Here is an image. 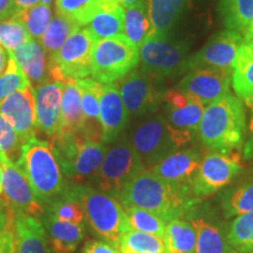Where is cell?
Wrapping results in <instances>:
<instances>
[{"label":"cell","instance_id":"9","mask_svg":"<svg viewBox=\"0 0 253 253\" xmlns=\"http://www.w3.org/2000/svg\"><path fill=\"white\" fill-rule=\"evenodd\" d=\"M97 40L88 28L72 34L66 42L49 56L48 72L52 80L86 79L91 75V56Z\"/></svg>","mask_w":253,"mask_h":253},{"label":"cell","instance_id":"37","mask_svg":"<svg viewBox=\"0 0 253 253\" xmlns=\"http://www.w3.org/2000/svg\"><path fill=\"white\" fill-rule=\"evenodd\" d=\"M46 213L58 218V219L71 221L74 224L86 223L84 208H82L80 201L69 191L68 186L58 199L47 205Z\"/></svg>","mask_w":253,"mask_h":253},{"label":"cell","instance_id":"18","mask_svg":"<svg viewBox=\"0 0 253 253\" xmlns=\"http://www.w3.org/2000/svg\"><path fill=\"white\" fill-rule=\"evenodd\" d=\"M99 121L104 144L115 142L128 126L129 114L123 103L118 84H103L100 94Z\"/></svg>","mask_w":253,"mask_h":253},{"label":"cell","instance_id":"33","mask_svg":"<svg viewBox=\"0 0 253 253\" xmlns=\"http://www.w3.org/2000/svg\"><path fill=\"white\" fill-rule=\"evenodd\" d=\"M77 84L81 95V107L84 118V126L91 130H101L99 121L100 94L103 84L91 78L80 79L77 80Z\"/></svg>","mask_w":253,"mask_h":253},{"label":"cell","instance_id":"14","mask_svg":"<svg viewBox=\"0 0 253 253\" xmlns=\"http://www.w3.org/2000/svg\"><path fill=\"white\" fill-rule=\"evenodd\" d=\"M2 196L14 213L42 218L46 208L38 201L21 168L17 163L1 162Z\"/></svg>","mask_w":253,"mask_h":253},{"label":"cell","instance_id":"49","mask_svg":"<svg viewBox=\"0 0 253 253\" xmlns=\"http://www.w3.org/2000/svg\"><path fill=\"white\" fill-rule=\"evenodd\" d=\"M9 55L6 50L0 46V75L4 73V71L6 69V66H7Z\"/></svg>","mask_w":253,"mask_h":253},{"label":"cell","instance_id":"46","mask_svg":"<svg viewBox=\"0 0 253 253\" xmlns=\"http://www.w3.org/2000/svg\"><path fill=\"white\" fill-rule=\"evenodd\" d=\"M17 12L14 0H0V20L11 19Z\"/></svg>","mask_w":253,"mask_h":253},{"label":"cell","instance_id":"25","mask_svg":"<svg viewBox=\"0 0 253 253\" xmlns=\"http://www.w3.org/2000/svg\"><path fill=\"white\" fill-rule=\"evenodd\" d=\"M87 28L96 40L125 36L122 5L118 0H101L100 7Z\"/></svg>","mask_w":253,"mask_h":253},{"label":"cell","instance_id":"16","mask_svg":"<svg viewBox=\"0 0 253 253\" xmlns=\"http://www.w3.org/2000/svg\"><path fill=\"white\" fill-rule=\"evenodd\" d=\"M163 102L164 116L173 130L191 137L197 134L207 107L204 103L177 88L163 95Z\"/></svg>","mask_w":253,"mask_h":253},{"label":"cell","instance_id":"2","mask_svg":"<svg viewBox=\"0 0 253 253\" xmlns=\"http://www.w3.org/2000/svg\"><path fill=\"white\" fill-rule=\"evenodd\" d=\"M197 135L202 143L212 151L239 150L246 135V113L243 100L229 93L208 104Z\"/></svg>","mask_w":253,"mask_h":253},{"label":"cell","instance_id":"41","mask_svg":"<svg viewBox=\"0 0 253 253\" xmlns=\"http://www.w3.org/2000/svg\"><path fill=\"white\" fill-rule=\"evenodd\" d=\"M33 39L25 25L17 19L0 20V46L6 52H13L19 46Z\"/></svg>","mask_w":253,"mask_h":253},{"label":"cell","instance_id":"4","mask_svg":"<svg viewBox=\"0 0 253 253\" xmlns=\"http://www.w3.org/2000/svg\"><path fill=\"white\" fill-rule=\"evenodd\" d=\"M68 190L84 208V217L95 235L119 249L122 236L130 230L121 202L90 185H68Z\"/></svg>","mask_w":253,"mask_h":253},{"label":"cell","instance_id":"30","mask_svg":"<svg viewBox=\"0 0 253 253\" xmlns=\"http://www.w3.org/2000/svg\"><path fill=\"white\" fill-rule=\"evenodd\" d=\"M220 208L225 218L253 212V177L227 188L220 196Z\"/></svg>","mask_w":253,"mask_h":253},{"label":"cell","instance_id":"15","mask_svg":"<svg viewBox=\"0 0 253 253\" xmlns=\"http://www.w3.org/2000/svg\"><path fill=\"white\" fill-rule=\"evenodd\" d=\"M231 71L217 68H195L189 71L177 84V89L190 95L205 106L230 93Z\"/></svg>","mask_w":253,"mask_h":253},{"label":"cell","instance_id":"56","mask_svg":"<svg viewBox=\"0 0 253 253\" xmlns=\"http://www.w3.org/2000/svg\"><path fill=\"white\" fill-rule=\"evenodd\" d=\"M48 253H56V252H55V251H53V250H52V249H50V250H49V251H48Z\"/></svg>","mask_w":253,"mask_h":253},{"label":"cell","instance_id":"8","mask_svg":"<svg viewBox=\"0 0 253 253\" xmlns=\"http://www.w3.org/2000/svg\"><path fill=\"white\" fill-rule=\"evenodd\" d=\"M140 49L125 36L97 40L91 56V77L101 84H114L136 68Z\"/></svg>","mask_w":253,"mask_h":253},{"label":"cell","instance_id":"29","mask_svg":"<svg viewBox=\"0 0 253 253\" xmlns=\"http://www.w3.org/2000/svg\"><path fill=\"white\" fill-rule=\"evenodd\" d=\"M122 7L125 14V37L140 49V47L153 34V26L148 12V1Z\"/></svg>","mask_w":253,"mask_h":253},{"label":"cell","instance_id":"23","mask_svg":"<svg viewBox=\"0 0 253 253\" xmlns=\"http://www.w3.org/2000/svg\"><path fill=\"white\" fill-rule=\"evenodd\" d=\"M8 55L13 58L34 87L52 80L48 72V62L46 59V50L34 39L19 46Z\"/></svg>","mask_w":253,"mask_h":253},{"label":"cell","instance_id":"24","mask_svg":"<svg viewBox=\"0 0 253 253\" xmlns=\"http://www.w3.org/2000/svg\"><path fill=\"white\" fill-rule=\"evenodd\" d=\"M41 219L48 232L52 250L56 253H73L84 238V224L58 219L46 212Z\"/></svg>","mask_w":253,"mask_h":253},{"label":"cell","instance_id":"31","mask_svg":"<svg viewBox=\"0 0 253 253\" xmlns=\"http://www.w3.org/2000/svg\"><path fill=\"white\" fill-rule=\"evenodd\" d=\"M163 240L167 253H195V229L183 218L167 221Z\"/></svg>","mask_w":253,"mask_h":253},{"label":"cell","instance_id":"36","mask_svg":"<svg viewBox=\"0 0 253 253\" xmlns=\"http://www.w3.org/2000/svg\"><path fill=\"white\" fill-rule=\"evenodd\" d=\"M12 19L21 21L27 28V31L30 32L31 37L34 40L40 41L52 20V9L49 5L39 2L38 5L32 6L30 8L18 11Z\"/></svg>","mask_w":253,"mask_h":253},{"label":"cell","instance_id":"32","mask_svg":"<svg viewBox=\"0 0 253 253\" xmlns=\"http://www.w3.org/2000/svg\"><path fill=\"white\" fill-rule=\"evenodd\" d=\"M218 12L226 30L244 36L253 20V0H221Z\"/></svg>","mask_w":253,"mask_h":253},{"label":"cell","instance_id":"43","mask_svg":"<svg viewBox=\"0 0 253 253\" xmlns=\"http://www.w3.org/2000/svg\"><path fill=\"white\" fill-rule=\"evenodd\" d=\"M23 142L12 126L0 115V162L17 163L21 156Z\"/></svg>","mask_w":253,"mask_h":253},{"label":"cell","instance_id":"7","mask_svg":"<svg viewBox=\"0 0 253 253\" xmlns=\"http://www.w3.org/2000/svg\"><path fill=\"white\" fill-rule=\"evenodd\" d=\"M144 170L141 157L128 137L122 135L107 150L94 185L119 199L126 186Z\"/></svg>","mask_w":253,"mask_h":253},{"label":"cell","instance_id":"39","mask_svg":"<svg viewBox=\"0 0 253 253\" xmlns=\"http://www.w3.org/2000/svg\"><path fill=\"white\" fill-rule=\"evenodd\" d=\"M101 5V0H56V12L84 26L90 23Z\"/></svg>","mask_w":253,"mask_h":253},{"label":"cell","instance_id":"45","mask_svg":"<svg viewBox=\"0 0 253 253\" xmlns=\"http://www.w3.org/2000/svg\"><path fill=\"white\" fill-rule=\"evenodd\" d=\"M82 253H120L119 249L104 240H88Z\"/></svg>","mask_w":253,"mask_h":253},{"label":"cell","instance_id":"38","mask_svg":"<svg viewBox=\"0 0 253 253\" xmlns=\"http://www.w3.org/2000/svg\"><path fill=\"white\" fill-rule=\"evenodd\" d=\"M227 240L237 252H253V212L240 214L232 220L227 231Z\"/></svg>","mask_w":253,"mask_h":253},{"label":"cell","instance_id":"1","mask_svg":"<svg viewBox=\"0 0 253 253\" xmlns=\"http://www.w3.org/2000/svg\"><path fill=\"white\" fill-rule=\"evenodd\" d=\"M119 201L123 208H138L156 213L166 221L184 218L199 203L191 186L164 181L144 170L126 186Z\"/></svg>","mask_w":253,"mask_h":253},{"label":"cell","instance_id":"50","mask_svg":"<svg viewBox=\"0 0 253 253\" xmlns=\"http://www.w3.org/2000/svg\"><path fill=\"white\" fill-rule=\"evenodd\" d=\"M118 1L122 6H132V5L142 4V2L148 1V0H118Z\"/></svg>","mask_w":253,"mask_h":253},{"label":"cell","instance_id":"27","mask_svg":"<svg viewBox=\"0 0 253 253\" xmlns=\"http://www.w3.org/2000/svg\"><path fill=\"white\" fill-rule=\"evenodd\" d=\"M190 0H148V12L153 26L151 37H166L188 8Z\"/></svg>","mask_w":253,"mask_h":253},{"label":"cell","instance_id":"3","mask_svg":"<svg viewBox=\"0 0 253 253\" xmlns=\"http://www.w3.org/2000/svg\"><path fill=\"white\" fill-rule=\"evenodd\" d=\"M18 166L24 171L37 199L45 208L67 189L52 143L48 141L33 137L25 142Z\"/></svg>","mask_w":253,"mask_h":253},{"label":"cell","instance_id":"53","mask_svg":"<svg viewBox=\"0 0 253 253\" xmlns=\"http://www.w3.org/2000/svg\"><path fill=\"white\" fill-rule=\"evenodd\" d=\"M52 1H53V0H40V2H41V4L49 5V6H50V4H52Z\"/></svg>","mask_w":253,"mask_h":253},{"label":"cell","instance_id":"26","mask_svg":"<svg viewBox=\"0 0 253 253\" xmlns=\"http://www.w3.org/2000/svg\"><path fill=\"white\" fill-rule=\"evenodd\" d=\"M17 253H48L46 230L40 218L15 213Z\"/></svg>","mask_w":253,"mask_h":253},{"label":"cell","instance_id":"10","mask_svg":"<svg viewBox=\"0 0 253 253\" xmlns=\"http://www.w3.org/2000/svg\"><path fill=\"white\" fill-rule=\"evenodd\" d=\"M188 46L166 37H150L140 47L141 68L157 80L188 73Z\"/></svg>","mask_w":253,"mask_h":253},{"label":"cell","instance_id":"5","mask_svg":"<svg viewBox=\"0 0 253 253\" xmlns=\"http://www.w3.org/2000/svg\"><path fill=\"white\" fill-rule=\"evenodd\" d=\"M53 151L65 178L73 184L93 185L106 157L108 147L103 142L90 141L79 131L52 140Z\"/></svg>","mask_w":253,"mask_h":253},{"label":"cell","instance_id":"44","mask_svg":"<svg viewBox=\"0 0 253 253\" xmlns=\"http://www.w3.org/2000/svg\"><path fill=\"white\" fill-rule=\"evenodd\" d=\"M0 253H17L15 213L9 207L0 214Z\"/></svg>","mask_w":253,"mask_h":253},{"label":"cell","instance_id":"12","mask_svg":"<svg viewBox=\"0 0 253 253\" xmlns=\"http://www.w3.org/2000/svg\"><path fill=\"white\" fill-rule=\"evenodd\" d=\"M156 81L160 80L142 68L132 69L119 80V90L129 116L142 118L157 112L163 95L158 89Z\"/></svg>","mask_w":253,"mask_h":253},{"label":"cell","instance_id":"22","mask_svg":"<svg viewBox=\"0 0 253 253\" xmlns=\"http://www.w3.org/2000/svg\"><path fill=\"white\" fill-rule=\"evenodd\" d=\"M84 118L81 107V95L77 80L66 79L62 81V99L60 123L55 137H66L81 131Z\"/></svg>","mask_w":253,"mask_h":253},{"label":"cell","instance_id":"55","mask_svg":"<svg viewBox=\"0 0 253 253\" xmlns=\"http://www.w3.org/2000/svg\"><path fill=\"white\" fill-rule=\"evenodd\" d=\"M1 175H2V166H1V162H0V179H1Z\"/></svg>","mask_w":253,"mask_h":253},{"label":"cell","instance_id":"11","mask_svg":"<svg viewBox=\"0 0 253 253\" xmlns=\"http://www.w3.org/2000/svg\"><path fill=\"white\" fill-rule=\"evenodd\" d=\"M242 169V157L237 151L209 153L202 158L192 179V194L199 201L210 197L229 185Z\"/></svg>","mask_w":253,"mask_h":253},{"label":"cell","instance_id":"51","mask_svg":"<svg viewBox=\"0 0 253 253\" xmlns=\"http://www.w3.org/2000/svg\"><path fill=\"white\" fill-rule=\"evenodd\" d=\"M244 39L245 41H250V42H253V20L250 24V26L246 30L245 34H244Z\"/></svg>","mask_w":253,"mask_h":253},{"label":"cell","instance_id":"19","mask_svg":"<svg viewBox=\"0 0 253 253\" xmlns=\"http://www.w3.org/2000/svg\"><path fill=\"white\" fill-rule=\"evenodd\" d=\"M33 88L36 97L37 128L53 140L58 132L60 123L62 81L49 80Z\"/></svg>","mask_w":253,"mask_h":253},{"label":"cell","instance_id":"35","mask_svg":"<svg viewBox=\"0 0 253 253\" xmlns=\"http://www.w3.org/2000/svg\"><path fill=\"white\" fill-rule=\"evenodd\" d=\"M80 28V25L74 23L71 19L58 14V17L50 20L45 34L41 38V46L43 47L46 52L49 53V55H52L53 53L60 49V47L66 42V40L72 34H74Z\"/></svg>","mask_w":253,"mask_h":253},{"label":"cell","instance_id":"42","mask_svg":"<svg viewBox=\"0 0 253 253\" xmlns=\"http://www.w3.org/2000/svg\"><path fill=\"white\" fill-rule=\"evenodd\" d=\"M32 86L23 69L9 56L6 69L0 75V103L14 91Z\"/></svg>","mask_w":253,"mask_h":253},{"label":"cell","instance_id":"54","mask_svg":"<svg viewBox=\"0 0 253 253\" xmlns=\"http://www.w3.org/2000/svg\"><path fill=\"white\" fill-rule=\"evenodd\" d=\"M2 192H4V190H2V183L1 179H0V196H2Z\"/></svg>","mask_w":253,"mask_h":253},{"label":"cell","instance_id":"21","mask_svg":"<svg viewBox=\"0 0 253 253\" xmlns=\"http://www.w3.org/2000/svg\"><path fill=\"white\" fill-rule=\"evenodd\" d=\"M202 158L203 155L201 151L194 148L178 149L168 155L161 162L149 169V171L164 181L191 186Z\"/></svg>","mask_w":253,"mask_h":253},{"label":"cell","instance_id":"47","mask_svg":"<svg viewBox=\"0 0 253 253\" xmlns=\"http://www.w3.org/2000/svg\"><path fill=\"white\" fill-rule=\"evenodd\" d=\"M250 110V121H249V131H250V142L248 145L249 153H253V96L244 101Z\"/></svg>","mask_w":253,"mask_h":253},{"label":"cell","instance_id":"13","mask_svg":"<svg viewBox=\"0 0 253 253\" xmlns=\"http://www.w3.org/2000/svg\"><path fill=\"white\" fill-rule=\"evenodd\" d=\"M244 41V36L238 32L221 31L211 37L197 53L189 56L188 69L191 71L208 67L232 71L233 63Z\"/></svg>","mask_w":253,"mask_h":253},{"label":"cell","instance_id":"17","mask_svg":"<svg viewBox=\"0 0 253 253\" xmlns=\"http://www.w3.org/2000/svg\"><path fill=\"white\" fill-rule=\"evenodd\" d=\"M0 115L7 121L20 137L23 144L36 137V97L33 86L17 90L0 103Z\"/></svg>","mask_w":253,"mask_h":253},{"label":"cell","instance_id":"52","mask_svg":"<svg viewBox=\"0 0 253 253\" xmlns=\"http://www.w3.org/2000/svg\"><path fill=\"white\" fill-rule=\"evenodd\" d=\"M8 209V204L6 203L4 197H0V214H2Z\"/></svg>","mask_w":253,"mask_h":253},{"label":"cell","instance_id":"48","mask_svg":"<svg viewBox=\"0 0 253 253\" xmlns=\"http://www.w3.org/2000/svg\"><path fill=\"white\" fill-rule=\"evenodd\" d=\"M40 2V0H14L15 7H17L18 11H23V9L30 8L32 6H36ZM15 12V13H17Z\"/></svg>","mask_w":253,"mask_h":253},{"label":"cell","instance_id":"20","mask_svg":"<svg viewBox=\"0 0 253 253\" xmlns=\"http://www.w3.org/2000/svg\"><path fill=\"white\" fill-rule=\"evenodd\" d=\"M197 207L185 216L196 232L195 253H237L230 245L223 226L213 217L198 211Z\"/></svg>","mask_w":253,"mask_h":253},{"label":"cell","instance_id":"40","mask_svg":"<svg viewBox=\"0 0 253 253\" xmlns=\"http://www.w3.org/2000/svg\"><path fill=\"white\" fill-rule=\"evenodd\" d=\"M130 229L150 233L163 239L167 221L156 213L138 208H125Z\"/></svg>","mask_w":253,"mask_h":253},{"label":"cell","instance_id":"28","mask_svg":"<svg viewBox=\"0 0 253 253\" xmlns=\"http://www.w3.org/2000/svg\"><path fill=\"white\" fill-rule=\"evenodd\" d=\"M231 86L240 100L253 96V42L244 41L240 47L231 71Z\"/></svg>","mask_w":253,"mask_h":253},{"label":"cell","instance_id":"34","mask_svg":"<svg viewBox=\"0 0 253 253\" xmlns=\"http://www.w3.org/2000/svg\"><path fill=\"white\" fill-rule=\"evenodd\" d=\"M120 253H167L164 240L150 233L128 230L119 245Z\"/></svg>","mask_w":253,"mask_h":253},{"label":"cell","instance_id":"6","mask_svg":"<svg viewBox=\"0 0 253 253\" xmlns=\"http://www.w3.org/2000/svg\"><path fill=\"white\" fill-rule=\"evenodd\" d=\"M128 140L149 170L168 155L188 145L192 137L173 130L164 114L155 112L132 125Z\"/></svg>","mask_w":253,"mask_h":253}]
</instances>
